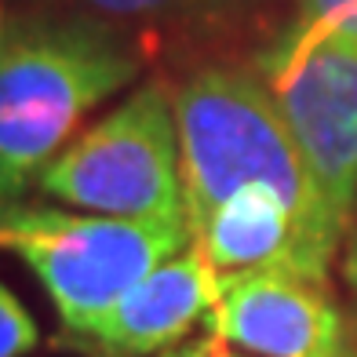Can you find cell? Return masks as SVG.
<instances>
[{
  "mask_svg": "<svg viewBox=\"0 0 357 357\" xmlns=\"http://www.w3.org/2000/svg\"><path fill=\"white\" fill-rule=\"evenodd\" d=\"M215 288L219 273L190 245L128 288L99 328L73 343H88L99 357H160L183 347L201 321L208 324Z\"/></svg>",
  "mask_w": 357,
  "mask_h": 357,
  "instance_id": "52a82bcc",
  "label": "cell"
},
{
  "mask_svg": "<svg viewBox=\"0 0 357 357\" xmlns=\"http://www.w3.org/2000/svg\"><path fill=\"white\" fill-rule=\"evenodd\" d=\"M314 190L339 234L357 208V44L291 22L255 59Z\"/></svg>",
  "mask_w": 357,
  "mask_h": 357,
  "instance_id": "5b68a950",
  "label": "cell"
},
{
  "mask_svg": "<svg viewBox=\"0 0 357 357\" xmlns=\"http://www.w3.org/2000/svg\"><path fill=\"white\" fill-rule=\"evenodd\" d=\"M52 204L139 222H186L172 95L142 84L91 121L37 178ZM190 226V222H186Z\"/></svg>",
  "mask_w": 357,
  "mask_h": 357,
  "instance_id": "277c9868",
  "label": "cell"
},
{
  "mask_svg": "<svg viewBox=\"0 0 357 357\" xmlns=\"http://www.w3.org/2000/svg\"><path fill=\"white\" fill-rule=\"evenodd\" d=\"M29 4L62 8L102 22H190L230 8L234 0H29Z\"/></svg>",
  "mask_w": 357,
  "mask_h": 357,
  "instance_id": "9c48e42d",
  "label": "cell"
},
{
  "mask_svg": "<svg viewBox=\"0 0 357 357\" xmlns=\"http://www.w3.org/2000/svg\"><path fill=\"white\" fill-rule=\"evenodd\" d=\"M160 357H248V354H241V350H234L230 343H222L219 335H201V339H186L183 347H175V350H168V354H160Z\"/></svg>",
  "mask_w": 357,
  "mask_h": 357,
  "instance_id": "7c38bea8",
  "label": "cell"
},
{
  "mask_svg": "<svg viewBox=\"0 0 357 357\" xmlns=\"http://www.w3.org/2000/svg\"><path fill=\"white\" fill-rule=\"evenodd\" d=\"M172 106L183 150L190 230L226 197L248 186H266L335 259L347 237L324 212L263 73L237 62H212L178 84Z\"/></svg>",
  "mask_w": 357,
  "mask_h": 357,
  "instance_id": "7a4b0ae2",
  "label": "cell"
},
{
  "mask_svg": "<svg viewBox=\"0 0 357 357\" xmlns=\"http://www.w3.org/2000/svg\"><path fill=\"white\" fill-rule=\"evenodd\" d=\"M299 22L357 44V0H299Z\"/></svg>",
  "mask_w": 357,
  "mask_h": 357,
  "instance_id": "8fae6325",
  "label": "cell"
},
{
  "mask_svg": "<svg viewBox=\"0 0 357 357\" xmlns=\"http://www.w3.org/2000/svg\"><path fill=\"white\" fill-rule=\"evenodd\" d=\"M208 332L248 357H354V321L324 278L219 273Z\"/></svg>",
  "mask_w": 357,
  "mask_h": 357,
  "instance_id": "8992f818",
  "label": "cell"
},
{
  "mask_svg": "<svg viewBox=\"0 0 357 357\" xmlns=\"http://www.w3.org/2000/svg\"><path fill=\"white\" fill-rule=\"evenodd\" d=\"M343 281L350 291V303H354V357H357V226L347 234L343 241Z\"/></svg>",
  "mask_w": 357,
  "mask_h": 357,
  "instance_id": "4fadbf2b",
  "label": "cell"
},
{
  "mask_svg": "<svg viewBox=\"0 0 357 357\" xmlns=\"http://www.w3.org/2000/svg\"><path fill=\"white\" fill-rule=\"evenodd\" d=\"M0 241L33 270L73 339H84L153 266L193 245L186 222H139L62 204H19ZM70 339V343H73Z\"/></svg>",
  "mask_w": 357,
  "mask_h": 357,
  "instance_id": "3957f363",
  "label": "cell"
},
{
  "mask_svg": "<svg viewBox=\"0 0 357 357\" xmlns=\"http://www.w3.org/2000/svg\"><path fill=\"white\" fill-rule=\"evenodd\" d=\"M215 273L245 270H288L328 281L332 255L324 252L306 222L266 186H248L215 204L190 230Z\"/></svg>",
  "mask_w": 357,
  "mask_h": 357,
  "instance_id": "ba28073f",
  "label": "cell"
},
{
  "mask_svg": "<svg viewBox=\"0 0 357 357\" xmlns=\"http://www.w3.org/2000/svg\"><path fill=\"white\" fill-rule=\"evenodd\" d=\"M139 70L142 55L113 22L88 15L0 19V215L26 204L44 168Z\"/></svg>",
  "mask_w": 357,
  "mask_h": 357,
  "instance_id": "6da1fadb",
  "label": "cell"
},
{
  "mask_svg": "<svg viewBox=\"0 0 357 357\" xmlns=\"http://www.w3.org/2000/svg\"><path fill=\"white\" fill-rule=\"evenodd\" d=\"M37 321L29 317L22 299L0 281V357H26L29 350H37Z\"/></svg>",
  "mask_w": 357,
  "mask_h": 357,
  "instance_id": "30bf717a",
  "label": "cell"
}]
</instances>
